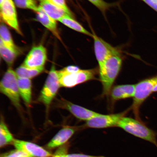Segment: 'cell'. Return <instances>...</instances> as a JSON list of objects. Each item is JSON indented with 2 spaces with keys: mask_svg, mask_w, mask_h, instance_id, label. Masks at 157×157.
Returning <instances> with one entry per match:
<instances>
[{
  "mask_svg": "<svg viewBox=\"0 0 157 157\" xmlns=\"http://www.w3.org/2000/svg\"><path fill=\"white\" fill-rule=\"evenodd\" d=\"M59 21L73 30L92 37L93 34L86 30L81 25H80L78 21L75 20L72 17H71L70 15L65 16L60 19Z\"/></svg>",
  "mask_w": 157,
  "mask_h": 157,
  "instance_id": "cell-20",
  "label": "cell"
},
{
  "mask_svg": "<svg viewBox=\"0 0 157 157\" xmlns=\"http://www.w3.org/2000/svg\"><path fill=\"white\" fill-rule=\"evenodd\" d=\"M4 1L5 0H1V1H0V5H1Z\"/></svg>",
  "mask_w": 157,
  "mask_h": 157,
  "instance_id": "cell-32",
  "label": "cell"
},
{
  "mask_svg": "<svg viewBox=\"0 0 157 157\" xmlns=\"http://www.w3.org/2000/svg\"><path fill=\"white\" fill-rule=\"evenodd\" d=\"M135 84L117 85L111 90V97L113 100L117 101L133 97L135 91Z\"/></svg>",
  "mask_w": 157,
  "mask_h": 157,
  "instance_id": "cell-14",
  "label": "cell"
},
{
  "mask_svg": "<svg viewBox=\"0 0 157 157\" xmlns=\"http://www.w3.org/2000/svg\"><path fill=\"white\" fill-rule=\"evenodd\" d=\"M17 83L21 97L27 105L29 106L32 101V84L31 79L18 78Z\"/></svg>",
  "mask_w": 157,
  "mask_h": 157,
  "instance_id": "cell-15",
  "label": "cell"
},
{
  "mask_svg": "<svg viewBox=\"0 0 157 157\" xmlns=\"http://www.w3.org/2000/svg\"><path fill=\"white\" fill-rule=\"evenodd\" d=\"M0 35L1 40L3 41L5 46L12 50L19 51L18 49L15 46L12 38L8 29L5 25L1 23L0 28Z\"/></svg>",
  "mask_w": 157,
  "mask_h": 157,
  "instance_id": "cell-22",
  "label": "cell"
},
{
  "mask_svg": "<svg viewBox=\"0 0 157 157\" xmlns=\"http://www.w3.org/2000/svg\"><path fill=\"white\" fill-rule=\"evenodd\" d=\"M44 70V67L32 68L27 67L22 64L17 68L15 71L17 77L31 79L42 73Z\"/></svg>",
  "mask_w": 157,
  "mask_h": 157,
  "instance_id": "cell-18",
  "label": "cell"
},
{
  "mask_svg": "<svg viewBox=\"0 0 157 157\" xmlns=\"http://www.w3.org/2000/svg\"><path fill=\"white\" fill-rule=\"evenodd\" d=\"M15 4L19 8L33 10L36 12L39 7L35 0H14Z\"/></svg>",
  "mask_w": 157,
  "mask_h": 157,
  "instance_id": "cell-23",
  "label": "cell"
},
{
  "mask_svg": "<svg viewBox=\"0 0 157 157\" xmlns=\"http://www.w3.org/2000/svg\"><path fill=\"white\" fill-rule=\"evenodd\" d=\"M128 112V110L123 113L104 115L100 114L98 116L86 121L85 126L90 128H105L117 127L121 120Z\"/></svg>",
  "mask_w": 157,
  "mask_h": 157,
  "instance_id": "cell-8",
  "label": "cell"
},
{
  "mask_svg": "<svg viewBox=\"0 0 157 157\" xmlns=\"http://www.w3.org/2000/svg\"><path fill=\"white\" fill-rule=\"evenodd\" d=\"M14 139L3 119L1 118L0 124V147L1 148L13 143Z\"/></svg>",
  "mask_w": 157,
  "mask_h": 157,
  "instance_id": "cell-21",
  "label": "cell"
},
{
  "mask_svg": "<svg viewBox=\"0 0 157 157\" xmlns=\"http://www.w3.org/2000/svg\"><path fill=\"white\" fill-rule=\"evenodd\" d=\"M18 78L15 71L10 67L2 78L0 83V91L8 98L19 111L21 109L18 83Z\"/></svg>",
  "mask_w": 157,
  "mask_h": 157,
  "instance_id": "cell-3",
  "label": "cell"
},
{
  "mask_svg": "<svg viewBox=\"0 0 157 157\" xmlns=\"http://www.w3.org/2000/svg\"><path fill=\"white\" fill-rule=\"evenodd\" d=\"M75 131V129L73 128H63L51 140L47 147L49 149H53L63 146L71 138Z\"/></svg>",
  "mask_w": 157,
  "mask_h": 157,
  "instance_id": "cell-13",
  "label": "cell"
},
{
  "mask_svg": "<svg viewBox=\"0 0 157 157\" xmlns=\"http://www.w3.org/2000/svg\"><path fill=\"white\" fill-rule=\"evenodd\" d=\"M0 53L1 56L6 63L8 65H13L15 59L19 54V51H15L7 48L4 44L3 41H0Z\"/></svg>",
  "mask_w": 157,
  "mask_h": 157,
  "instance_id": "cell-19",
  "label": "cell"
},
{
  "mask_svg": "<svg viewBox=\"0 0 157 157\" xmlns=\"http://www.w3.org/2000/svg\"><path fill=\"white\" fill-rule=\"evenodd\" d=\"M122 59L120 54L113 55L99 68L100 79L103 86L104 95L110 93L112 87L121 70Z\"/></svg>",
  "mask_w": 157,
  "mask_h": 157,
  "instance_id": "cell-1",
  "label": "cell"
},
{
  "mask_svg": "<svg viewBox=\"0 0 157 157\" xmlns=\"http://www.w3.org/2000/svg\"><path fill=\"white\" fill-rule=\"evenodd\" d=\"M66 157H106L103 156H93L83 154H67Z\"/></svg>",
  "mask_w": 157,
  "mask_h": 157,
  "instance_id": "cell-30",
  "label": "cell"
},
{
  "mask_svg": "<svg viewBox=\"0 0 157 157\" xmlns=\"http://www.w3.org/2000/svg\"><path fill=\"white\" fill-rule=\"evenodd\" d=\"M67 145L60 147L52 157H66L67 155Z\"/></svg>",
  "mask_w": 157,
  "mask_h": 157,
  "instance_id": "cell-28",
  "label": "cell"
},
{
  "mask_svg": "<svg viewBox=\"0 0 157 157\" xmlns=\"http://www.w3.org/2000/svg\"><path fill=\"white\" fill-rule=\"evenodd\" d=\"M30 156H31L22 151L16 150L3 155L1 157H29Z\"/></svg>",
  "mask_w": 157,
  "mask_h": 157,
  "instance_id": "cell-27",
  "label": "cell"
},
{
  "mask_svg": "<svg viewBox=\"0 0 157 157\" xmlns=\"http://www.w3.org/2000/svg\"><path fill=\"white\" fill-rule=\"evenodd\" d=\"M117 127L133 136L152 143L157 148V133L149 128L141 121L124 117Z\"/></svg>",
  "mask_w": 157,
  "mask_h": 157,
  "instance_id": "cell-2",
  "label": "cell"
},
{
  "mask_svg": "<svg viewBox=\"0 0 157 157\" xmlns=\"http://www.w3.org/2000/svg\"><path fill=\"white\" fill-rule=\"evenodd\" d=\"M92 34V37L94 41V51L99 68L109 57L113 55L120 53L116 48L99 38L95 33H93Z\"/></svg>",
  "mask_w": 157,
  "mask_h": 157,
  "instance_id": "cell-7",
  "label": "cell"
},
{
  "mask_svg": "<svg viewBox=\"0 0 157 157\" xmlns=\"http://www.w3.org/2000/svg\"><path fill=\"white\" fill-rule=\"evenodd\" d=\"M34 157L30 156V157Z\"/></svg>",
  "mask_w": 157,
  "mask_h": 157,
  "instance_id": "cell-33",
  "label": "cell"
},
{
  "mask_svg": "<svg viewBox=\"0 0 157 157\" xmlns=\"http://www.w3.org/2000/svg\"><path fill=\"white\" fill-rule=\"evenodd\" d=\"M157 92V84H156V86H155L153 90V92Z\"/></svg>",
  "mask_w": 157,
  "mask_h": 157,
  "instance_id": "cell-31",
  "label": "cell"
},
{
  "mask_svg": "<svg viewBox=\"0 0 157 157\" xmlns=\"http://www.w3.org/2000/svg\"><path fill=\"white\" fill-rule=\"evenodd\" d=\"M40 1V6L47 15L54 20L59 21L65 16L69 15L64 10L53 4L48 0Z\"/></svg>",
  "mask_w": 157,
  "mask_h": 157,
  "instance_id": "cell-16",
  "label": "cell"
},
{
  "mask_svg": "<svg viewBox=\"0 0 157 157\" xmlns=\"http://www.w3.org/2000/svg\"><path fill=\"white\" fill-rule=\"evenodd\" d=\"M17 150L24 152L34 157H51L53 155L42 147L34 143L14 139L13 143Z\"/></svg>",
  "mask_w": 157,
  "mask_h": 157,
  "instance_id": "cell-11",
  "label": "cell"
},
{
  "mask_svg": "<svg viewBox=\"0 0 157 157\" xmlns=\"http://www.w3.org/2000/svg\"><path fill=\"white\" fill-rule=\"evenodd\" d=\"M147 4L157 12V0H143Z\"/></svg>",
  "mask_w": 157,
  "mask_h": 157,
  "instance_id": "cell-29",
  "label": "cell"
},
{
  "mask_svg": "<svg viewBox=\"0 0 157 157\" xmlns=\"http://www.w3.org/2000/svg\"><path fill=\"white\" fill-rule=\"evenodd\" d=\"M60 105L62 107L69 111L76 118L82 121H87L100 114L99 113L64 100L61 101Z\"/></svg>",
  "mask_w": 157,
  "mask_h": 157,
  "instance_id": "cell-12",
  "label": "cell"
},
{
  "mask_svg": "<svg viewBox=\"0 0 157 157\" xmlns=\"http://www.w3.org/2000/svg\"><path fill=\"white\" fill-rule=\"evenodd\" d=\"M60 87L58 71L53 65L38 98L39 101L44 104L47 110L49 109Z\"/></svg>",
  "mask_w": 157,
  "mask_h": 157,
  "instance_id": "cell-5",
  "label": "cell"
},
{
  "mask_svg": "<svg viewBox=\"0 0 157 157\" xmlns=\"http://www.w3.org/2000/svg\"><path fill=\"white\" fill-rule=\"evenodd\" d=\"M50 2L65 11L68 14L72 17V13L66 4L65 0H48Z\"/></svg>",
  "mask_w": 157,
  "mask_h": 157,
  "instance_id": "cell-26",
  "label": "cell"
},
{
  "mask_svg": "<svg viewBox=\"0 0 157 157\" xmlns=\"http://www.w3.org/2000/svg\"><path fill=\"white\" fill-rule=\"evenodd\" d=\"M95 75L96 72L93 70H80L75 73L64 75L59 77L61 87L72 88L94 79Z\"/></svg>",
  "mask_w": 157,
  "mask_h": 157,
  "instance_id": "cell-6",
  "label": "cell"
},
{
  "mask_svg": "<svg viewBox=\"0 0 157 157\" xmlns=\"http://www.w3.org/2000/svg\"><path fill=\"white\" fill-rule=\"evenodd\" d=\"M1 6V14L3 21L19 34L20 29L17 21V11L12 0H5Z\"/></svg>",
  "mask_w": 157,
  "mask_h": 157,
  "instance_id": "cell-10",
  "label": "cell"
},
{
  "mask_svg": "<svg viewBox=\"0 0 157 157\" xmlns=\"http://www.w3.org/2000/svg\"><path fill=\"white\" fill-rule=\"evenodd\" d=\"M47 59L46 49L42 45L33 47L23 64L32 68H44Z\"/></svg>",
  "mask_w": 157,
  "mask_h": 157,
  "instance_id": "cell-9",
  "label": "cell"
},
{
  "mask_svg": "<svg viewBox=\"0 0 157 157\" xmlns=\"http://www.w3.org/2000/svg\"><path fill=\"white\" fill-rule=\"evenodd\" d=\"M78 66H69L63 68L59 71H58L59 76L72 74L77 72L80 70Z\"/></svg>",
  "mask_w": 157,
  "mask_h": 157,
  "instance_id": "cell-25",
  "label": "cell"
},
{
  "mask_svg": "<svg viewBox=\"0 0 157 157\" xmlns=\"http://www.w3.org/2000/svg\"><path fill=\"white\" fill-rule=\"evenodd\" d=\"M157 84V76L148 78L136 84L132 109L135 118L140 121L139 109L140 106L153 92L155 86Z\"/></svg>",
  "mask_w": 157,
  "mask_h": 157,
  "instance_id": "cell-4",
  "label": "cell"
},
{
  "mask_svg": "<svg viewBox=\"0 0 157 157\" xmlns=\"http://www.w3.org/2000/svg\"><path fill=\"white\" fill-rule=\"evenodd\" d=\"M37 13V18L47 29H49L57 38L61 40L56 21L49 16L39 6Z\"/></svg>",
  "mask_w": 157,
  "mask_h": 157,
  "instance_id": "cell-17",
  "label": "cell"
},
{
  "mask_svg": "<svg viewBox=\"0 0 157 157\" xmlns=\"http://www.w3.org/2000/svg\"><path fill=\"white\" fill-rule=\"evenodd\" d=\"M88 1L97 7L103 13H105L111 6L110 4L106 2L103 0H88Z\"/></svg>",
  "mask_w": 157,
  "mask_h": 157,
  "instance_id": "cell-24",
  "label": "cell"
}]
</instances>
